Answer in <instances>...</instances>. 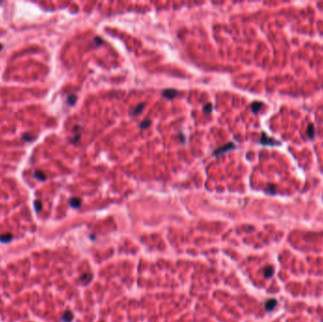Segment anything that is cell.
<instances>
[{
    "instance_id": "7a4b0ae2",
    "label": "cell",
    "mask_w": 323,
    "mask_h": 322,
    "mask_svg": "<svg viewBox=\"0 0 323 322\" xmlns=\"http://www.w3.org/2000/svg\"><path fill=\"white\" fill-rule=\"evenodd\" d=\"M260 143L262 145H279L281 144L280 142H278L276 140H274L272 138H269L265 132L262 133V137H261Z\"/></svg>"
},
{
    "instance_id": "5b68a950",
    "label": "cell",
    "mask_w": 323,
    "mask_h": 322,
    "mask_svg": "<svg viewBox=\"0 0 323 322\" xmlns=\"http://www.w3.org/2000/svg\"><path fill=\"white\" fill-rule=\"evenodd\" d=\"M315 134H316V131H315V126L314 124H309L308 129H307V136L310 139H314L315 138Z\"/></svg>"
},
{
    "instance_id": "9a60e30c",
    "label": "cell",
    "mask_w": 323,
    "mask_h": 322,
    "mask_svg": "<svg viewBox=\"0 0 323 322\" xmlns=\"http://www.w3.org/2000/svg\"><path fill=\"white\" fill-rule=\"evenodd\" d=\"M76 100H77V96H76V95H72L68 96V102H69L70 105H73V104L76 102Z\"/></svg>"
},
{
    "instance_id": "8fae6325",
    "label": "cell",
    "mask_w": 323,
    "mask_h": 322,
    "mask_svg": "<svg viewBox=\"0 0 323 322\" xmlns=\"http://www.w3.org/2000/svg\"><path fill=\"white\" fill-rule=\"evenodd\" d=\"M72 318H73V315H72L71 312H69V311L65 312V314L63 317V320L65 321V322H70L72 320Z\"/></svg>"
},
{
    "instance_id": "30bf717a",
    "label": "cell",
    "mask_w": 323,
    "mask_h": 322,
    "mask_svg": "<svg viewBox=\"0 0 323 322\" xmlns=\"http://www.w3.org/2000/svg\"><path fill=\"white\" fill-rule=\"evenodd\" d=\"M145 108V103H141L139 105L136 106V108L132 111V115H137L138 113H140Z\"/></svg>"
},
{
    "instance_id": "52a82bcc",
    "label": "cell",
    "mask_w": 323,
    "mask_h": 322,
    "mask_svg": "<svg viewBox=\"0 0 323 322\" xmlns=\"http://www.w3.org/2000/svg\"><path fill=\"white\" fill-rule=\"evenodd\" d=\"M263 103L262 102H259V101H255L253 102L251 104V111L254 113H258V112L260 111V109L263 107Z\"/></svg>"
},
{
    "instance_id": "5bb4252c",
    "label": "cell",
    "mask_w": 323,
    "mask_h": 322,
    "mask_svg": "<svg viewBox=\"0 0 323 322\" xmlns=\"http://www.w3.org/2000/svg\"><path fill=\"white\" fill-rule=\"evenodd\" d=\"M213 110V106L211 103H208V104H205L204 107H203V112L205 113H210Z\"/></svg>"
},
{
    "instance_id": "3957f363",
    "label": "cell",
    "mask_w": 323,
    "mask_h": 322,
    "mask_svg": "<svg viewBox=\"0 0 323 322\" xmlns=\"http://www.w3.org/2000/svg\"><path fill=\"white\" fill-rule=\"evenodd\" d=\"M276 305H277V300L274 299H267V300L266 301V304H265L266 309H267V311H268V312L272 311L274 308H275Z\"/></svg>"
},
{
    "instance_id": "ba28073f",
    "label": "cell",
    "mask_w": 323,
    "mask_h": 322,
    "mask_svg": "<svg viewBox=\"0 0 323 322\" xmlns=\"http://www.w3.org/2000/svg\"><path fill=\"white\" fill-rule=\"evenodd\" d=\"M69 203H70V205H71L73 208H79V207L81 206V200L80 199L73 198V199H70Z\"/></svg>"
},
{
    "instance_id": "2e32d148",
    "label": "cell",
    "mask_w": 323,
    "mask_h": 322,
    "mask_svg": "<svg viewBox=\"0 0 323 322\" xmlns=\"http://www.w3.org/2000/svg\"><path fill=\"white\" fill-rule=\"evenodd\" d=\"M34 206H35V210H36L37 212H39V211L42 209V203H41V201H39V200L35 201V202H34Z\"/></svg>"
},
{
    "instance_id": "6da1fadb",
    "label": "cell",
    "mask_w": 323,
    "mask_h": 322,
    "mask_svg": "<svg viewBox=\"0 0 323 322\" xmlns=\"http://www.w3.org/2000/svg\"><path fill=\"white\" fill-rule=\"evenodd\" d=\"M235 148V145H234L233 143H228L226 145H224L222 146H220V148H218L217 149H215L214 151V155L215 156H218V155H221V154H224L226 153L227 151H230L231 149H234Z\"/></svg>"
},
{
    "instance_id": "277c9868",
    "label": "cell",
    "mask_w": 323,
    "mask_h": 322,
    "mask_svg": "<svg viewBox=\"0 0 323 322\" xmlns=\"http://www.w3.org/2000/svg\"><path fill=\"white\" fill-rule=\"evenodd\" d=\"M177 90L175 89H166L163 92V95L164 97H166V98H173L174 96H176V95H177Z\"/></svg>"
},
{
    "instance_id": "e0dca14e",
    "label": "cell",
    "mask_w": 323,
    "mask_h": 322,
    "mask_svg": "<svg viewBox=\"0 0 323 322\" xmlns=\"http://www.w3.org/2000/svg\"><path fill=\"white\" fill-rule=\"evenodd\" d=\"M1 49H2V45L0 44V50H1Z\"/></svg>"
},
{
    "instance_id": "7c38bea8",
    "label": "cell",
    "mask_w": 323,
    "mask_h": 322,
    "mask_svg": "<svg viewBox=\"0 0 323 322\" xmlns=\"http://www.w3.org/2000/svg\"><path fill=\"white\" fill-rule=\"evenodd\" d=\"M151 125V121L150 120H144L141 124H140V128L142 129V130H145V129H148L149 128V127Z\"/></svg>"
},
{
    "instance_id": "9c48e42d",
    "label": "cell",
    "mask_w": 323,
    "mask_h": 322,
    "mask_svg": "<svg viewBox=\"0 0 323 322\" xmlns=\"http://www.w3.org/2000/svg\"><path fill=\"white\" fill-rule=\"evenodd\" d=\"M13 239V235L9 233H6V234H3V235H0V241H1L2 243H8L9 241H12Z\"/></svg>"
},
{
    "instance_id": "4fadbf2b",
    "label": "cell",
    "mask_w": 323,
    "mask_h": 322,
    "mask_svg": "<svg viewBox=\"0 0 323 322\" xmlns=\"http://www.w3.org/2000/svg\"><path fill=\"white\" fill-rule=\"evenodd\" d=\"M35 177H36L38 180H40V181H45V180L46 179V177H45V174H44L42 171H36V172H35Z\"/></svg>"
},
{
    "instance_id": "8992f818",
    "label": "cell",
    "mask_w": 323,
    "mask_h": 322,
    "mask_svg": "<svg viewBox=\"0 0 323 322\" xmlns=\"http://www.w3.org/2000/svg\"><path fill=\"white\" fill-rule=\"evenodd\" d=\"M273 274H274V268H273V267L268 266V267H266L265 269H264V275H265L266 278L269 279V278H271V277L273 276Z\"/></svg>"
}]
</instances>
